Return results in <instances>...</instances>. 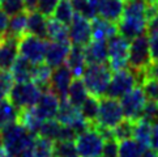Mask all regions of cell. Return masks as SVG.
<instances>
[{"mask_svg":"<svg viewBox=\"0 0 158 157\" xmlns=\"http://www.w3.org/2000/svg\"><path fill=\"white\" fill-rule=\"evenodd\" d=\"M3 138V145H4V153L8 157H15L24 149L33 148L34 139L37 135L31 134L29 130L21 125L20 122L9 123L8 126L0 130Z\"/></svg>","mask_w":158,"mask_h":157,"instance_id":"obj_1","label":"cell"},{"mask_svg":"<svg viewBox=\"0 0 158 157\" xmlns=\"http://www.w3.org/2000/svg\"><path fill=\"white\" fill-rule=\"evenodd\" d=\"M111 76L112 70L110 68L109 62H107L102 64H88L81 77L90 94L102 97L106 94Z\"/></svg>","mask_w":158,"mask_h":157,"instance_id":"obj_2","label":"cell"},{"mask_svg":"<svg viewBox=\"0 0 158 157\" xmlns=\"http://www.w3.org/2000/svg\"><path fill=\"white\" fill-rule=\"evenodd\" d=\"M41 94L42 91L34 81L15 83L8 94V100L16 106L17 110H22L34 108Z\"/></svg>","mask_w":158,"mask_h":157,"instance_id":"obj_3","label":"cell"},{"mask_svg":"<svg viewBox=\"0 0 158 157\" xmlns=\"http://www.w3.org/2000/svg\"><path fill=\"white\" fill-rule=\"evenodd\" d=\"M152 62L150 45L148 34H141L129 42L128 51V67L135 72L144 71Z\"/></svg>","mask_w":158,"mask_h":157,"instance_id":"obj_4","label":"cell"},{"mask_svg":"<svg viewBox=\"0 0 158 157\" xmlns=\"http://www.w3.org/2000/svg\"><path fill=\"white\" fill-rule=\"evenodd\" d=\"M124 119V114L122 110L120 102L116 98H111L107 96L99 97V110L95 126L112 130Z\"/></svg>","mask_w":158,"mask_h":157,"instance_id":"obj_5","label":"cell"},{"mask_svg":"<svg viewBox=\"0 0 158 157\" xmlns=\"http://www.w3.org/2000/svg\"><path fill=\"white\" fill-rule=\"evenodd\" d=\"M105 139L97 130L95 125L90 126L76 138V148L78 157H101Z\"/></svg>","mask_w":158,"mask_h":157,"instance_id":"obj_6","label":"cell"},{"mask_svg":"<svg viewBox=\"0 0 158 157\" xmlns=\"http://www.w3.org/2000/svg\"><path fill=\"white\" fill-rule=\"evenodd\" d=\"M129 42L127 38L116 33L115 36L107 39V47H109V66L112 72L124 70L128 67V51Z\"/></svg>","mask_w":158,"mask_h":157,"instance_id":"obj_7","label":"cell"},{"mask_svg":"<svg viewBox=\"0 0 158 157\" xmlns=\"http://www.w3.org/2000/svg\"><path fill=\"white\" fill-rule=\"evenodd\" d=\"M136 87H137V80L133 71L124 68L112 74L105 96L120 100L123 96H126L128 92H131Z\"/></svg>","mask_w":158,"mask_h":157,"instance_id":"obj_8","label":"cell"},{"mask_svg":"<svg viewBox=\"0 0 158 157\" xmlns=\"http://www.w3.org/2000/svg\"><path fill=\"white\" fill-rule=\"evenodd\" d=\"M46 39L25 33L19 41V54L33 64L43 63L46 54Z\"/></svg>","mask_w":158,"mask_h":157,"instance_id":"obj_9","label":"cell"},{"mask_svg":"<svg viewBox=\"0 0 158 157\" xmlns=\"http://www.w3.org/2000/svg\"><path fill=\"white\" fill-rule=\"evenodd\" d=\"M146 97L143 92V88L136 87L133 88L131 92H128L126 96L120 98V106L123 110L124 118L136 122L143 117V111L146 105Z\"/></svg>","mask_w":158,"mask_h":157,"instance_id":"obj_10","label":"cell"},{"mask_svg":"<svg viewBox=\"0 0 158 157\" xmlns=\"http://www.w3.org/2000/svg\"><path fill=\"white\" fill-rule=\"evenodd\" d=\"M68 36L71 45H77V46L85 47L93 39L90 20L76 13L73 20L71 21V24L68 25Z\"/></svg>","mask_w":158,"mask_h":157,"instance_id":"obj_11","label":"cell"},{"mask_svg":"<svg viewBox=\"0 0 158 157\" xmlns=\"http://www.w3.org/2000/svg\"><path fill=\"white\" fill-rule=\"evenodd\" d=\"M19 41L20 38L9 36V34H0V70L10 71L15 64L16 59L19 57Z\"/></svg>","mask_w":158,"mask_h":157,"instance_id":"obj_12","label":"cell"},{"mask_svg":"<svg viewBox=\"0 0 158 157\" xmlns=\"http://www.w3.org/2000/svg\"><path fill=\"white\" fill-rule=\"evenodd\" d=\"M73 74L67 64H61L52 70L51 80H50V89L59 97L60 101L67 100L69 85L73 80Z\"/></svg>","mask_w":158,"mask_h":157,"instance_id":"obj_13","label":"cell"},{"mask_svg":"<svg viewBox=\"0 0 158 157\" xmlns=\"http://www.w3.org/2000/svg\"><path fill=\"white\" fill-rule=\"evenodd\" d=\"M60 105V100L56 94L50 89V91L42 92L41 97L37 101V104L34 106V109L37 111V114L42 118L43 121L46 119H54L56 117Z\"/></svg>","mask_w":158,"mask_h":157,"instance_id":"obj_14","label":"cell"},{"mask_svg":"<svg viewBox=\"0 0 158 157\" xmlns=\"http://www.w3.org/2000/svg\"><path fill=\"white\" fill-rule=\"evenodd\" d=\"M71 49V43H61L55 41L46 42V54H44V63L51 68H56L65 63Z\"/></svg>","mask_w":158,"mask_h":157,"instance_id":"obj_15","label":"cell"},{"mask_svg":"<svg viewBox=\"0 0 158 157\" xmlns=\"http://www.w3.org/2000/svg\"><path fill=\"white\" fill-rule=\"evenodd\" d=\"M84 53H85V59L88 64H102L109 62L107 41L92 39L84 47Z\"/></svg>","mask_w":158,"mask_h":157,"instance_id":"obj_16","label":"cell"},{"mask_svg":"<svg viewBox=\"0 0 158 157\" xmlns=\"http://www.w3.org/2000/svg\"><path fill=\"white\" fill-rule=\"evenodd\" d=\"M146 22L148 21L122 17L118 21V33L128 41H132L136 37L146 33Z\"/></svg>","mask_w":158,"mask_h":157,"instance_id":"obj_17","label":"cell"},{"mask_svg":"<svg viewBox=\"0 0 158 157\" xmlns=\"http://www.w3.org/2000/svg\"><path fill=\"white\" fill-rule=\"evenodd\" d=\"M90 26H92V37L93 39H99V41H107L110 37L115 36L118 33L116 22L109 21L101 16H95L90 20Z\"/></svg>","mask_w":158,"mask_h":157,"instance_id":"obj_18","label":"cell"},{"mask_svg":"<svg viewBox=\"0 0 158 157\" xmlns=\"http://www.w3.org/2000/svg\"><path fill=\"white\" fill-rule=\"evenodd\" d=\"M65 63L73 74V77H81L88 66L86 59H85V53H84V47L77 46V45H71Z\"/></svg>","mask_w":158,"mask_h":157,"instance_id":"obj_19","label":"cell"},{"mask_svg":"<svg viewBox=\"0 0 158 157\" xmlns=\"http://www.w3.org/2000/svg\"><path fill=\"white\" fill-rule=\"evenodd\" d=\"M123 9H124L123 0H99L97 4L98 16L112 22H118L122 19Z\"/></svg>","mask_w":158,"mask_h":157,"instance_id":"obj_20","label":"cell"},{"mask_svg":"<svg viewBox=\"0 0 158 157\" xmlns=\"http://www.w3.org/2000/svg\"><path fill=\"white\" fill-rule=\"evenodd\" d=\"M26 33L38 38L47 39V17L39 13L38 11L27 12Z\"/></svg>","mask_w":158,"mask_h":157,"instance_id":"obj_21","label":"cell"},{"mask_svg":"<svg viewBox=\"0 0 158 157\" xmlns=\"http://www.w3.org/2000/svg\"><path fill=\"white\" fill-rule=\"evenodd\" d=\"M34 66L31 62H29L26 58L19 55L16 59L15 64L10 68V74L13 76L15 83H25V81H33V71Z\"/></svg>","mask_w":158,"mask_h":157,"instance_id":"obj_22","label":"cell"},{"mask_svg":"<svg viewBox=\"0 0 158 157\" xmlns=\"http://www.w3.org/2000/svg\"><path fill=\"white\" fill-rule=\"evenodd\" d=\"M17 122H20L26 130H29L31 134L38 135V131L41 128L43 119L37 114V111L34 108H29V109H22L19 110V117H17Z\"/></svg>","mask_w":158,"mask_h":157,"instance_id":"obj_23","label":"cell"},{"mask_svg":"<svg viewBox=\"0 0 158 157\" xmlns=\"http://www.w3.org/2000/svg\"><path fill=\"white\" fill-rule=\"evenodd\" d=\"M89 94L90 93L88 91V88L85 87V84H84L82 78L75 77L72 80L71 85H69L68 94H67V100H68L73 106H76V108L80 109V106L82 105L84 101L88 98Z\"/></svg>","mask_w":158,"mask_h":157,"instance_id":"obj_24","label":"cell"},{"mask_svg":"<svg viewBox=\"0 0 158 157\" xmlns=\"http://www.w3.org/2000/svg\"><path fill=\"white\" fill-rule=\"evenodd\" d=\"M47 39L48 41L71 43L68 36V25L63 24L54 17L47 19Z\"/></svg>","mask_w":158,"mask_h":157,"instance_id":"obj_25","label":"cell"},{"mask_svg":"<svg viewBox=\"0 0 158 157\" xmlns=\"http://www.w3.org/2000/svg\"><path fill=\"white\" fill-rule=\"evenodd\" d=\"M98 110H99V97L93 96V94H89L88 98L80 106L81 117L90 125H95L97 123Z\"/></svg>","mask_w":158,"mask_h":157,"instance_id":"obj_26","label":"cell"},{"mask_svg":"<svg viewBox=\"0 0 158 157\" xmlns=\"http://www.w3.org/2000/svg\"><path fill=\"white\" fill-rule=\"evenodd\" d=\"M80 109L73 106L68 100L60 101L58 113H56V121H59L61 125H71L72 122H75L77 118H80Z\"/></svg>","mask_w":158,"mask_h":157,"instance_id":"obj_27","label":"cell"},{"mask_svg":"<svg viewBox=\"0 0 158 157\" xmlns=\"http://www.w3.org/2000/svg\"><path fill=\"white\" fill-rule=\"evenodd\" d=\"M26 20H27V12H21L15 16H10L8 20V25L5 29V34L21 38L26 33Z\"/></svg>","mask_w":158,"mask_h":157,"instance_id":"obj_28","label":"cell"},{"mask_svg":"<svg viewBox=\"0 0 158 157\" xmlns=\"http://www.w3.org/2000/svg\"><path fill=\"white\" fill-rule=\"evenodd\" d=\"M52 68L48 67L46 63H39L34 66V71H33V81H34L38 88L42 92L50 91V80H51Z\"/></svg>","mask_w":158,"mask_h":157,"instance_id":"obj_29","label":"cell"},{"mask_svg":"<svg viewBox=\"0 0 158 157\" xmlns=\"http://www.w3.org/2000/svg\"><path fill=\"white\" fill-rule=\"evenodd\" d=\"M146 148L149 147H145L136 139L122 140L119 143V157H141Z\"/></svg>","mask_w":158,"mask_h":157,"instance_id":"obj_30","label":"cell"},{"mask_svg":"<svg viewBox=\"0 0 158 157\" xmlns=\"http://www.w3.org/2000/svg\"><path fill=\"white\" fill-rule=\"evenodd\" d=\"M75 15L76 12H75V8H73V4L71 0H59V3L56 5L51 17L63 22L65 25H69L73 17H75Z\"/></svg>","mask_w":158,"mask_h":157,"instance_id":"obj_31","label":"cell"},{"mask_svg":"<svg viewBox=\"0 0 158 157\" xmlns=\"http://www.w3.org/2000/svg\"><path fill=\"white\" fill-rule=\"evenodd\" d=\"M19 110L8 98L0 100V130L17 121Z\"/></svg>","mask_w":158,"mask_h":157,"instance_id":"obj_32","label":"cell"},{"mask_svg":"<svg viewBox=\"0 0 158 157\" xmlns=\"http://www.w3.org/2000/svg\"><path fill=\"white\" fill-rule=\"evenodd\" d=\"M152 130H153V126H152L149 122L144 121L143 118H140L133 125V139H136L139 143L145 145V147H149L150 138H152Z\"/></svg>","mask_w":158,"mask_h":157,"instance_id":"obj_33","label":"cell"},{"mask_svg":"<svg viewBox=\"0 0 158 157\" xmlns=\"http://www.w3.org/2000/svg\"><path fill=\"white\" fill-rule=\"evenodd\" d=\"M61 127L63 125L56 121V119H46L43 121L41 128L38 131V135L42 136V138H46L51 142H56L59 140V136H60V132H61Z\"/></svg>","mask_w":158,"mask_h":157,"instance_id":"obj_34","label":"cell"},{"mask_svg":"<svg viewBox=\"0 0 158 157\" xmlns=\"http://www.w3.org/2000/svg\"><path fill=\"white\" fill-rule=\"evenodd\" d=\"M54 157H78L75 140L54 142Z\"/></svg>","mask_w":158,"mask_h":157,"instance_id":"obj_35","label":"cell"},{"mask_svg":"<svg viewBox=\"0 0 158 157\" xmlns=\"http://www.w3.org/2000/svg\"><path fill=\"white\" fill-rule=\"evenodd\" d=\"M34 157H54V142L37 135L33 144Z\"/></svg>","mask_w":158,"mask_h":157,"instance_id":"obj_36","label":"cell"},{"mask_svg":"<svg viewBox=\"0 0 158 157\" xmlns=\"http://www.w3.org/2000/svg\"><path fill=\"white\" fill-rule=\"evenodd\" d=\"M71 2L73 4V8H75V12L82 17L92 20L95 16H98L97 5L93 4L90 0H71Z\"/></svg>","mask_w":158,"mask_h":157,"instance_id":"obj_37","label":"cell"},{"mask_svg":"<svg viewBox=\"0 0 158 157\" xmlns=\"http://www.w3.org/2000/svg\"><path fill=\"white\" fill-rule=\"evenodd\" d=\"M133 125H135V122L126 118V119H123L115 128H112V135H114V138L118 142L131 139V138H133Z\"/></svg>","mask_w":158,"mask_h":157,"instance_id":"obj_38","label":"cell"},{"mask_svg":"<svg viewBox=\"0 0 158 157\" xmlns=\"http://www.w3.org/2000/svg\"><path fill=\"white\" fill-rule=\"evenodd\" d=\"M0 8L4 11V13L8 17L26 11L24 0H0Z\"/></svg>","mask_w":158,"mask_h":157,"instance_id":"obj_39","label":"cell"},{"mask_svg":"<svg viewBox=\"0 0 158 157\" xmlns=\"http://www.w3.org/2000/svg\"><path fill=\"white\" fill-rule=\"evenodd\" d=\"M141 85L146 100L158 102V78H146Z\"/></svg>","mask_w":158,"mask_h":157,"instance_id":"obj_40","label":"cell"},{"mask_svg":"<svg viewBox=\"0 0 158 157\" xmlns=\"http://www.w3.org/2000/svg\"><path fill=\"white\" fill-rule=\"evenodd\" d=\"M15 84L13 76L10 71H2L0 72V100L8 98V94L10 92Z\"/></svg>","mask_w":158,"mask_h":157,"instance_id":"obj_41","label":"cell"},{"mask_svg":"<svg viewBox=\"0 0 158 157\" xmlns=\"http://www.w3.org/2000/svg\"><path fill=\"white\" fill-rule=\"evenodd\" d=\"M143 118L144 121L149 122L152 126L158 125V102L153 101H146V105L143 111Z\"/></svg>","mask_w":158,"mask_h":157,"instance_id":"obj_42","label":"cell"},{"mask_svg":"<svg viewBox=\"0 0 158 157\" xmlns=\"http://www.w3.org/2000/svg\"><path fill=\"white\" fill-rule=\"evenodd\" d=\"M101 157H119V142L115 138L105 140Z\"/></svg>","mask_w":158,"mask_h":157,"instance_id":"obj_43","label":"cell"},{"mask_svg":"<svg viewBox=\"0 0 158 157\" xmlns=\"http://www.w3.org/2000/svg\"><path fill=\"white\" fill-rule=\"evenodd\" d=\"M58 3H59V0H38L35 11H38L39 13H42L43 16H46L48 19L52 16Z\"/></svg>","mask_w":158,"mask_h":157,"instance_id":"obj_44","label":"cell"},{"mask_svg":"<svg viewBox=\"0 0 158 157\" xmlns=\"http://www.w3.org/2000/svg\"><path fill=\"white\" fill-rule=\"evenodd\" d=\"M146 34L149 38L158 36V13L150 17L146 22Z\"/></svg>","mask_w":158,"mask_h":157,"instance_id":"obj_45","label":"cell"},{"mask_svg":"<svg viewBox=\"0 0 158 157\" xmlns=\"http://www.w3.org/2000/svg\"><path fill=\"white\" fill-rule=\"evenodd\" d=\"M149 45H150L152 60L158 62V36L157 37H150L149 38Z\"/></svg>","mask_w":158,"mask_h":157,"instance_id":"obj_46","label":"cell"},{"mask_svg":"<svg viewBox=\"0 0 158 157\" xmlns=\"http://www.w3.org/2000/svg\"><path fill=\"white\" fill-rule=\"evenodd\" d=\"M149 147L152 149H154L156 152H158V125L153 126L152 130V138H150V145Z\"/></svg>","mask_w":158,"mask_h":157,"instance_id":"obj_47","label":"cell"},{"mask_svg":"<svg viewBox=\"0 0 158 157\" xmlns=\"http://www.w3.org/2000/svg\"><path fill=\"white\" fill-rule=\"evenodd\" d=\"M8 20H9V17L4 13V11L0 8V34H3V33L5 32V29H7Z\"/></svg>","mask_w":158,"mask_h":157,"instance_id":"obj_48","label":"cell"},{"mask_svg":"<svg viewBox=\"0 0 158 157\" xmlns=\"http://www.w3.org/2000/svg\"><path fill=\"white\" fill-rule=\"evenodd\" d=\"M37 3H38V0H24L26 12H31V11H35Z\"/></svg>","mask_w":158,"mask_h":157,"instance_id":"obj_49","label":"cell"},{"mask_svg":"<svg viewBox=\"0 0 158 157\" xmlns=\"http://www.w3.org/2000/svg\"><path fill=\"white\" fill-rule=\"evenodd\" d=\"M141 157H158V152H156L154 149H152L150 147L145 149V152L141 155Z\"/></svg>","mask_w":158,"mask_h":157,"instance_id":"obj_50","label":"cell"},{"mask_svg":"<svg viewBox=\"0 0 158 157\" xmlns=\"http://www.w3.org/2000/svg\"><path fill=\"white\" fill-rule=\"evenodd\" d=\"M4 153V145H3V138H2V134H0V155Z\"/></svg>","mask_w":158,"mask_h":157,"instance_id":"obj_51","label":"cell"},{"mask_svg":"<svg viewBox=\"0 0 158 157\" xmlns=\"http://www.w3.org/2000/svg\"><path fill=\"white\" fill-rule=\"evenodd\" d=\"M158 0H148V3H157Z\"/></svg>","mask_w":158,"mask_h":157,"instance_id":"obj_52","label":"cell"},{"mask_svg":"<svg viewBox=\"0 0 158 157\" xmlns=\"http://www.w3.org/2000/svg\"><path fill=\"white\" fill-rule=\"evenodd\" d=\"M0 157H8V156L5 155V153H2V155H0Z\"/></svg>","mask_w":158,"mask_h":157,"instance_id":"obj_53","label":"cell"},{"mask_svg":"<svg viewBox=\"0 0 158 157\" xmlns=\"http://www.w3.org/2000/svg\"><path fill=\"white\" fill-rule=\"evenodd\" d=\"M0 72H2V70H0Z\"/></svg>","mask_w":158,"mask_h":157,"instance_id":"obj_54","label":"cell"},{"mask_svg":"<svg viewBox=\"0 0 158 157\" xmlns=\"http://www.w3.org/2000/svg\"><path fill=\"white\" fill-rule=\"evenodd\" d=\"M123 2H124V0H123Z\"/></svg>","mask_w":158,"mask_h":157,"instance_id":"obj_55","label":"cell"}]
</instances>
